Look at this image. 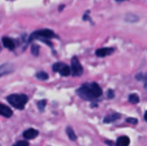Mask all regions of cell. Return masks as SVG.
I'll return each instance as SVG.
<instances>
[{
  "mask_svg": "<svg viewBox=\"0 0 147 146\" xmlns=\"http://www.w3.org/2000/svg\"><path fill=\"white\" fill-rule=\"evenodd\" d=\"M77 94L85 101H92L99 98L102 90L96 83H86L78 89Z\"/></svg>",
  "mask_w": 147,
  "mask_h": 146,
  "instance_id": "1",
  "label": "cell"
},
{
  "mask_svg": "<svg viewBox=\"0 0 147 146\" xmlns=\"http://www.w3.org/2000/svg\"><path fill=\"white\" fill-rule=\"evenodd\" d=\"M6 100L15 108L22 110L28 101V97L23 94H12L8 96Z\"/></svg>",
  "mask_w": 147,
  "mask_h": 146,
  "instance_id": "2",
  "label": "cell"
},
{
  "mask_svg": "<svg viewBox=\"0 0 147 146\" xmlns=\"http://www.w3.org/2000/svg\"><path fill=\"white\" fill-rule=\"evenodd\" d=\"M55 37H56V34L51 29H40V30L35 31L30 34V36L28 38V42H31L34 39H40V38L52 39V38H55Z\"/></svg>",
  "mask_w": 147,
  "mask_h": 146,
  "instance_id": "3",
  "label": "cell"
},
{
  "mask_svg": "<svg viewBox=\"0 0 147 146\" xmlns=\"http://www.w3.org/2000/svg\"><path fill=\"white\" fill-rule=\"evenodd\" d=\"M53 71L54 72H59L61 76L64 77H67L71 73V69L69 67V65L61 62L55 63L53 65Z\"/></svg>",
  "mask_w": 147,
  "mask_h": 146,
  "instance_id": "4",
  "label": "cell"
},
{
  "mask_svg": "<svg viewBox=\"0 0 147 146\" xmlns=\"http://www.w3.org/2000/svg\"><path fill=\"white\" fill-rule=\"evenodd\" d=\"M71 74L73 77H79L83 74L84 69L81 64L78 61V59L77 57H73L71 59Z\"/></svg>",
  "mask_w": 147,
  "mask_h": 146,
  "instance_id": "5",
  "label": "cell"
},
{
  "mask_svg": "<svg viewBox=\"0 0 147 146\" xmlns=\"http://www.w3.org/2000/svg\"><path fill=\"white\" fill-rule=\"evenodd\" d=\"M39 134V132L35 129H33V128H29L26 131L23 132V138L25 139H28V140H30V139H35Z\"/></svg>",
  "mask_w": 147,
  "mask_h": 146,
  "instance_id": "6",
  "label": "cell"
},
{
  "mask_svg": "<svg viewBox=\"0 0 147 146\" xmlns=\"http://www.w3.org/2000/svg\"><path fill=\"white\" fill-rule=\"evenodd\" d=\"M114 51H115V49L112 48V47H102V48H100V49L96 50V55L98 56V57H106L107 55L113 53Z\"/></svg>",
  "mask_w": 147,
  "mask_h": 146,
  "instance_id": "7",
  "label": "cell"
},
{
  "mask_svg": "<svg viewBox=\"0 0 147 146\" xmlns=\"http://www.w3.org/2000/svg\"><path fill=\"white\" fill-rule=\"evenodd\" d=\"M2 43H3V46L5 48L9 49V50H10V51L14 50L15 47H16V45H15L14 40H13L12 39L9 38V37H3V38L2 39Z\"/></svg>",
  "mask_w": 147,
  "mask_h": 146,
  "instance_id": "8",
  "label": "cell"
},
{
  "mask_svg": "<svg viewBox=\"0 0 147 146\" xmlns=\"http://www.w3.org/2000/svg\"><path fill=\"white\" fill-rule=\"evenodd\" d=\"M0 114L2 116H3L5 118H10L13 114V112L9 107L5 106L3 104H1L0 105Z\"/></svg>",
  "mask_w": 147,
  "mask_h": 146,
  "instance_id": "9",
  "label": "cell"
},
{
  "mask_svg": "<svg viewBox=\"0 0 147 146\" xmlns=\"http://www.w3.org/2000/svg\"><path fill=\"white\" fill-rule=\"evenodd\" d=\"M121 118V114H117V113H115V114H109L107 115L104 119H103V123H112V122H115L117 120H119Z\"/></svg>",
  "mask_w": 147,
  "mask_h": 146,
  "instance_id": "10",
  "label": "cell"
},
{
  "mask_svg": "<svg viewBox=\"0 0 147 146\" xmlns=\"http://www.w3.org/2000/svg\"><path fill=\"white\" fill-rule=\"evenodd\" d=\"M130 145V139L127 136H121L118 138L115 146H128Z\"/></svg>",
  "mask_w": 147,
  "mask_h": 146,
  "instance_id": "11",
  "label": "cell"
},
{
  "mask_svg": "<svg viewBox=\"0 0 147 146\" xmlns=\"http://www.w3.org/2000/svg\"><path fill=\"white\" fill-rule=\"evenodd\" d=\"M66 133L68 135V138L71 140V141H76L78 137L76 135V133H74L73 129L71 127V126H67L66 127Z\"/></svg>",
  "mask_w": 147,
  "mask_h": 146,
  "instance_id": "12",
  "label": "cell"
},
{
  "mask_svg": "<svg viewBox=\"0 0 147 146\" xmlns=\"http://www.w3.org/2000/svg\"><path fill=\"white\" fill-rule=\"evenodd\" d=\"M128 101L133 103V104H137L140 102V97L138 95L136 94H131L129 96H128Z\"/></svg>",
  "mask_w": 147,
  "mask_h": 146,
  "instance_id": "13",
  "label": "cell"
},
{
  "mask_svg": "<svg viewBox=\"0 0 147 146\" xmlns=\"http://www.w3.org/2000/svg\"><path fill=\"white\" fill-rule=\"evenodd\" d=\"M36 77H37L39 80L45 81V80L48 79V74L46 73L45 71H39V72L36 73Z\"/></svg>",
  "mask_w": 147,
  "mask_h": 146,
  "instance_id": "14",
  "label": "cell"
},
{
  "mask_svg": "<svg viewBox=\"0 0 147 146\" xmlns=\"http://www.w3.org/2000/svg\"><path fill=\"white\" fill-rule=\"evenodd\" d=\"M31 53L34 56L37 57L39 55V53H40V46L38 45H35V44L32 45V46H31Z\"/></svg>",
  "mask_w": 147,
  "mask_h": 146,
  "instance_id": "15",
  "label": "cell"
},
{
  "mask_svg": "<svg viewBox=\"0 0 147 146\" xmlns=\"http://www.w3.org/2000/svg\"><path fill=\"white\" fill-rule=\"evenodd\" d=\"M46 105H47V101H46V100L39 101L38 103H37V107H38V108H39V110H40V112H43V111H44Z\"/></svg>",
  "mask_w": 147,
  "mask_h": 146,
  "instance_id": "16",
  "label": "cell"
},
{
  "mask_svg": "<svg viewBox=\"0 0 147 146\" xmlns=\"http://www.w3.org/2000/svg\"><path fill=\"white\" fill-rule=\"evenodd\" d=\"M16 146H29V143L28 141H25V140H21V141H18L16 144Z\"/></svg>",
  "mask_w": 147,
  "mask_h": 146,
  "instance_id": "17",
  "label": "cell"
},
{
  "mask_svg": "<svg viewBox=\"0 0 147 146\" xmlns=\"http://www.w3.org/2000/svg\"><path fill=\"white\" fill-rule=\"evenodd\" d=\"M126 121L127 123H131V124H134V125H136L138 123V120L135 119V118H127Z\"/></svg>",
  "mask_w": 147,
  "mask_h": 146,
  "instance_id": "18",
  "label": "cell"
},
{
  "mask_svg": "<svg viewBox=\"0 0 147 146\" xmlns=\"http://www.w3.org/2000/svg\"><path fill=\"white\" fill-rule=\"evenodd\" d=\"M114 97H115L114 91H113L112 89H109V90L108 91V98H110V99H112V98H114Z\"/></svg>",
  "mask_w": 147,
  "mask_h": 146,
  "instance_id": "19",
  "label": "cell"
},
{
  "mask_svg": "<svg viewBox=\"0 0 147 146\" xmlns=\"http://www.w3.org/2000/svg\"><path fill=\"white\" fill-rule=\"evenodd\" d=\"M144 119H145V120H146L147 121V111L146 112V113H145V115H144Z\"/></svg>",
  "mask_w": 147,
  "mask_h": 146,
  "instance_id": "20",
  "label": "cell"
},
{
  "mask_svg": "<svg viewBox=\"0 0 147 146\" xmlns=\"http://www.w3.org/2000/svg\"><path fill=\"white\" fill-rule=\"evenodd\" d=\"M116 2H122V1H125V0H115Z\"/></svg>",
  "mask_w": 147,
  "mask_h": 146,
  "instance_id": "21",
  "label": "cell"
},
{
  "mask_svg": "<svg viewBox=\"0 0 147 146\" xmlns=\"http://www.w3.org/2000/svg\"><path fill=\"white\" fill-rule=\"evenodd\" d=\"M13 146H16V145H13Z\"/></svg>",
  "mask_w": 147,
  "mask_h": 146,
  "instance_id": "22",
  "label": "cell"
}]
</instances>
